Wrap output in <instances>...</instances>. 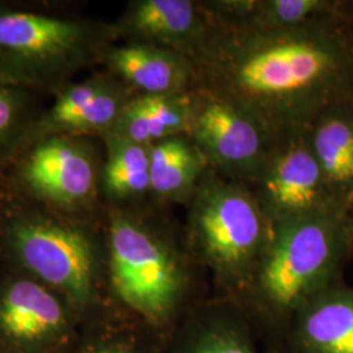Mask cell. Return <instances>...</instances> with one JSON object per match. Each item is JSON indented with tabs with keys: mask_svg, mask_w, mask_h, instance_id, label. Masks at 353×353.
Segmentation results:
<instances>
[{
	"mask_svg": "<svg viewBox=\"0 0 353 353\" xmlns=\"http://www.w3.org/2000/svg\"><path fill=\"white\" fill-rule=\"evenodd\" d=\"M194 65L199 87L250 114L278 141L353 99V45L332 14L283 30L217 26Z\"/></svg>",
	"mask_w": 353,
	"mask_h": 353,
	"instance_id": "6da1fadb",
	"label": "cell"
},
{
	"mask_svg": "<svg viewBox=\"0 0 353 353\" xmlns=\"http://www.w3.org/2000/svg\"><path fill=\"white\" fill-rule=\"evenodd\" d=\"M115 42L113 23L71 4L0 0V80L7 84L52 97L101 67Z\"/></svg>",
	"mask_w": 353,
	"mask_h": 353,
	"instance_id": "7a4b0ae2",
	"label": "cell"
},
{
	"mask_svg": "<svg viewBox=\"0 0 353 353\" xmlns=\"http://www.w3.org/2000/svg\"><path fill=\"white\" fill-rule=\"evenodd\" d=\"M87 217L28 201L0 182V233L28 276L77 305L96 292L99 259Z\"/></svg>",
	"mask_w": 353,
	"mask_h": 353,
	"instance_id": "3957f363",
	"label": "cell"
},
{
	"mask_svg": "<svg viewBox=\"0 0 353 353\" xmlns=\"http://www.w3.org/2000/svg\"><path fill=\"white\" fill-rule=\"evenodd\" d=\"M350 243L338 208L275 223L246 287L272 312H299L332 285Z\"/></svg>",
	"mask_w": 353,
	"mask_h": 353,
	"instance_id": "277c9868",
	"label": "cell"
},
{
	"mask_svg": "<svg viewBox=\"0 0 353 353\" xmlns=\"http://www.w3.org/2000/svg\"><path fill=\"white\" fill-rule=\"evenodd\" d=\"M150 202L103 207L108 268L115 296L150 321L172 314L188 287L186 265Z\"/></svg>",
	"mask_w": 353,
	"mask_h": 353,
	"instance_id": "5b68a950",
	"label": "cell"
},
{
	"mask_svg": "<svg viewBox=\"0 0 353 353\" xmlns=\"http://www.w3.org/2000/svg\"><path fill=\"white\" fill-rule=\"evenodd\" d=\"M186 205L199 259L223 283L246 287L272 228L250 188L208 168Z\"/></svg>",
	"mask_w": 353,
	"mask_h": 353,
	"instance_id": "8992f818",
	"label": "cell"
},
{
	"mask_svg": "<svg viewBox=\"0 0 353 353\" xmlns=\"http://www.w3.org/2000/svg\"><path fill=\"white\" fill-rule=\"evenodd\" d=\"M102 165L101 139L50 135L24 145L0 176V182L28 201L92 219L103 211Z\"/></svg>",
	"mask_w": 353,
	"mask_h": 353,
	"instance_id": "52a82bcc",
	"label": "cell"
},
{
	"mask_svg": "<svg viewBox=\"0 0 353 353\" xmlns=\"http://www.w3.org/2000/svg\"><path fill=\"white\" fill-rule=\"evenodd\" d=\"M188 135L210 169L250 188L278 143L254 117L196 85L190 93Z\"/></svg>",
	"mask_w": 353,
	"mask_h": 353,
	"instance_id": "ba28073f",
	"label": "cell"
},
{
	"mask_svg": "<svg viewBox=\"0 0 353 353\" xmlns=\"http://www.w3.org/2000/svg\"><path fill=\"white\" fill-rule=\"evenodd\" d=\"M250 190L271 224L331 208L341 210L328 194L309 130L279 140Z\"/></svg>",
	"mask_w": 353,
	"mask_h": 353,
	"instance_id": "9c48e42d",
	"label": "cell"
},
{
	"mask_svg": "<svg viewBox=\"0 0 353 353\" xmlns=\"http://www.w3.org/2000/svg\"><path fill=\"white\" fill-rule=\"evenodd\" d=\"M134 94L108 71L94 70L52 96V101L39 115L28 143L50 135L100 139L113 130Z\"/></svg>",
	"mask_w": 353,
	"mask_h": 353,
	"instance_id": "30bf717a",
	"label": "cell"
},
{
	"mask_svg": "<svg viewBox=\"0 0 353 353\" xmlns=\"http://www.w3.org/2000/svg\"><path fill=\"white\" fill-rule=\"evenodd\" d=\"M113 26L117 42L150 43L182 54L192 63L217 30L198 0H131Z\"/></svg>",
	"mask_w": 353,
	"mask_h": 353,
	"instance_id": "8fae6325",
	"label": "cell"
},
{
	"mask_svg": "<svg viewBox=\"0 0 353 353\" xmlns=\"http://www.w3.org/2000/svg\"><path fill=\"white\" fill-rule=\"evenodd\" d=\"M101 68L137 94L189 93L198 85L189 58L150 43L115 42L105 52Z\"/></svg>",
	"mask_w": 353,
	"mask_h": 353,
	"instance_id": "7c38bea8",
	"label": "cell"
},
{
	"mask_svg": "<svg viewBox=\"0 0 353 353\" xmlns=\"http://www.w3.org/2000/svg\"><path fill=\"white\" fill-rule=\"evenodd\" d=\"M309 138L328 194L347 214L353 204V99L335 102L318 114Z\"/></svg>",
	"mask_w": 353,
	"mask_h": 353,
	"instance_id": "4fadbf2b",
	"label": "cell"
},
{
	"mask_svg": "<svg viewBox=\"0 0 353 353\" xmlns=\"http://www.w3.org/2000/svg\"><path fill=\"white\" fill-rule=\"evenodd\" d=\"M64 319L63 303L36 279L17 276L0 290V330L13 341H43L61 330Z\"/></svg>",
	"mask_w": 353,
	"mask_h": 353,
	"instance_id": "5bb4252c",
	"label": "cell"
},
{
	"mask_svg": "<svg viewBox=\"0 0 353 353\" xmlns=\"http://www.w3.org/2000/svg\"><path fill=\"white\" fill-rule=\"evenodd\" d=\"M205 10L221 28L232 30H283L332 14L325 0H204Z\"/></svg>",
	"mask_w": 353,
	"mask_h": 353,
	"instance_id": "9a60e30c",
	"label": "cell"
},
{
	"mask_svg": "<svg viewBox=\"0 0 353 353\" xmlns=\"http://www.w3.org/2000/svg\"><path fill=\"white\" fill-rule=\"evenodd\" d=\"M303 353H353V290L331 285L297 312Z\"/></svg>",
	"mask_w": 353,
	"mask_h": 353,
	"instance_id": "2e32d148",
	"label": "cell"
},
{
	"mask_svg": "<svg viewBox=\"0 0 353 353\" xmlns=\"http://www.w3.org/2000/svg\"><path fill=\"white\" fill-rule=\"evenodd\" d=\"M100 194L103 207L151 201V147L106 134Z\"/></svg>",
	"mask_w": 353,
	"mask_h": 353,
	"instance_id": "e0dca14e",
	"label": "cell"
},
{
	"mask_svg": "<svg viewBox=\"0 0 353 353\" xmlns=\"http://www.w3.org/2000/svg\"><path fill=\"white\" fill-rule=\"evenodd\" d=\"M208 164L202 152L181 134L151 145V201L159 207L185 204L198 188Z\"/></svg>",
	"mask_w": 353,
	"mask_h": 353,
	"instance_id": "ac0fdd59",
	"label": "cell"
},
{
	"mask_svg": "<svg viewBox=\"0 0 353 353\" xmlns=\"http://www.w3.org/2000/svg\"><path fill=\"white\" fill-rule=\"evenodd\" d=\"M190 93L134 94L109 134L151 147L163 140L188 134Z\"/></svg>",
	"mask_w": 353,
	"mask_h": 353,
	"instance_id": "d6986e66",
	"label": "cell"
},
{
	"mask_svg": "<svg viewBox=\"0 0 353 353\" xmlns=\"http://www.w3.org/2000/svg\"><path fill=\"white\" fill-rule=\"evenodd\" d=\"M43 109L41 94L0 80V176L28 143Z\"/></svg>",
	"mask_w": 353,
	"mask_h": 353,
	"instance_id": "ffe728a7",
	"label": "cell"
},
{
	"mask_svg": "<svg viewBox=\"0 0 353 353\" xmlns=\"http://www.w3.org/2000/svg\"><path fill=\"white\" fill-rule=\"evenodd\" d=\"M186 353H256L240 334L225 330H208L190 344Z\"/></svg>",
	"mask_w": 353,
	"mask_h": 353,
	"instance_id": "44dd1931",
	"label": "cell"
},
{
	"mask_svg": "<svg viewBox=\"0 0 353 353\" xmlns=\"http://www.w3.org/2000/svg\"><path fill=\"white\" fill-rule=\"evenodd\" d=\"M92 353H128L125 351L123 348L119 347H105V348H100L97 351H93Z\"/></svg>",
	"mask_w": 353,
	"mask_h": 353,
	"instance_id": "7402d4cb",
	"label": "cell"
},
{
	"mask_svg": "<svg viewBox=\"0 0 353 353\" xmlns=\"http://www.w3.org/2000/svg\"><path fill=\"white\" fill-rule=\"evenodd\" d=\"M350 237H351V242H353V223L350 224Z\"/></svg>",
	"mask_w": 353,
	"mask_h": 353,
	"instance_id": "603a6c76",
	"label": "cell"
}]
</instances>
